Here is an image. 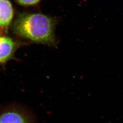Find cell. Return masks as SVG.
<instances>
[{
  "label": "cell",
  "instance_id": "5",
  "mask_svg": "<svg viewBox=\"0 0 123 123\" xmlns=\"http://www.w3.org/2000/svg\"><path fill=\"white\" fill-rule=\"evenodd\" d=\"M40 0H17L18 2L24 6H31L37 3Z\"/></svg>",
  "mask_w": 123,
  "mask_h": 123
},
{
  "label": "cell",
  "instance_id": "4",
  "mask_svg": "<svg viewBox=\"0 0 123 123\" xmlns=\"http://www.w3.org/2000/svg\"><path fill=\"white\" fill-rule=\"evenodd\" d=\"M13 17L12 5L9 0H0V26H8Z\"/></svg>",
  "mask_w": 123,
  "mask_h": 123
},
{
  "label": "cell",
  "instance_id": "1",
  "mask_svg": "<svg viewBox=\"0 0 123 123\" xmlns=\"http://www.w3.org/2000/svg\"><path fill=\"white\" fill-rule=\"evenodd\" d=\"M18 35L36 42L49 43L54 39V24L52 20L41 14L22 15L14 24Z\"/></svg>",
  "mask_w": 123,
  "mask_h": 123
},
{
  "label": "cell",
  "instance_id": "3",
  "mask_svg": "<svg viewBox=\"0 0 123 123\" xmlns=\"http://www.w3.org/2000/svg\"><path fill=\"white\" fill-rule=\"evenodd\" d=\"M15 49V44L12 40L0 36V63L9 60L13 55Z\"/></svg>",
  "mask_w": 123,
  "mask_h": 123
},
{
  "label": "cell",
  "instance_id": "2",
  "mask_svg": "<svg viewBox=\"0 0 123 123\" xmlns=\"http://www.w3.org/2000/svg\"><path fill=\"white\" fill-rule=\"evenodd\" d=\"M0 123H36L31 112L16 105L7 106L0 112Z\"/></svg>",
  "mask_w": 123,
  "mask_h": 123
}]
</instances>
